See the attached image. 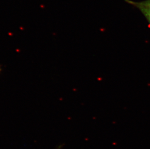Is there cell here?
Segmentation results:
<instances>
[{
  "instance_id": "2",
  "label": "cell",
  "mask_w": 150,
  "mask_h": 149,
  "mask_svg": "<svg viewBox=\"0 0 150 149\" xmlns=\"http://www.w3.org/2000/svg\"><path fill=\"white\" fill-rule=\"evenodd\" d=\"M1 72V68L0 67V72Z\"/></svg>"
},
{
  "instance_id": "1",
  "label": "cell",
  "mask_w": 150,
  "mask_h": 149,
  "mask_svg": "<svg viewBox=\"0 0 150 149\" xmlns=\"http://www.w3.org/2000/svg\"><path fill=\"white\" fill-rule=\"evenodd\" d=\"M125 1L140 11L147 20L150 27V0H144L139 1L125 0Z\"/></svg>"
}]
</instances>
